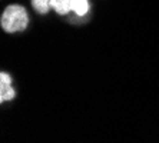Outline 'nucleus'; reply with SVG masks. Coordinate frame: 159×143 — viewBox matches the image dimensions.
I'll list each match as a JSON object with an SVG mask.
<instances>
[{"label": "nucleus", "instance_id": "nucleus-1", "mask_svg": "<svg viewBox=\"0 0 159 143\" xmlns=\"http://www.w3.org/2000/svg\"><path fill=\"white\" fill-rule=\"evenodd\" d=\"M29 25V16L25 7L19 4H10L2 15V27L7 33L23 32Z\"/></svg>", "mask_w": 159, "mask_h": 143}, {"label": "nucleus", "instance_id": "nucleus-2", "mask_svg": "<svg viewBox=\"0 0 159 143\" xmlns=\"http://www.w3.org/2000/svg\"><path fill=\"white\" fill-rule=\"evenodd\" d=\"M15 90L11 87V79L7 73L2 72L0 73V102H7V100L15 99Z\"/></svg>", "mask_w": 159, "mask_h": 143}, {"label": "nucleus", "instance_id": "nucleus-3", "mask_svg": "<svg viewBox=\"0 0 159 143\" xmlns=\"http://www.w3.org/2000/svg\"><path fill=\"white\" fill-rule=\"evenodd\" d=\"M67 7L69 11H75L78 16H83L89 10L88 0H67Z\"/></svg>", "mask_w": 159, "mask_h": 143}, {"label": "nucleus", "instance_id": "nucleus-4", "mask_svg": "<svg viewBox=\"0 0 159 143\" xmlns=\"http://www.w3.org/2000/svg\"><path fill=\"white\" fill-rule=\"evenodd\" d=\"M32 4H33V7L36 11L39 13H48L52 7V0H32Z\"/></svg>", "mask_w": 159, "mask_h": 143}, {"label": "nucleus", "instance_id": "nucleus-5", "mask_svg": "<svg viewBox=\"0 0 159 143\" xmlns=\"http://www.w3.org/2000/svg\"><path fill=\"white\" fill-rule=\"evenodd\" d=\"M52 7L55 9L59 15H66V13H69L67 0H52Z\"/></svg>", "mask_w": 159, "mask_h": 143}]
</instances>
